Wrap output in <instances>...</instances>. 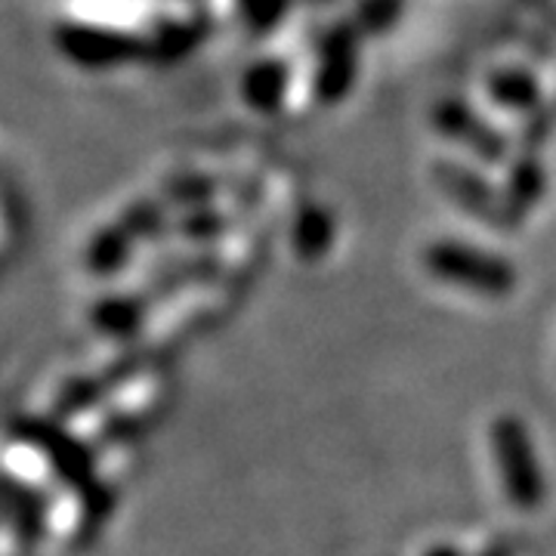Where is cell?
Listing matches in <instances>:
<instances>
[{
  "label": "cell",
  "mask_w": 556,
  "mask_h": 556,
  "mask_svg": "<svg viewBox=\"0 0 556 556\" xmlns=\"http://www.w3.org/2000/svg\"><path fill=\"white\" fill-rule=\"evenodd\" d=\"M482 556H514V551H510V544H492Z\"/></svg>",
  "instance_id": "obj_4"
},
{
  "label": "cell",
  "mask_w": 556,
  "mask_h": 556,
  "mask_svg": "<svg viewBox=\"0 0 556 556\" xmlns=\"http://www.w3.org/2000/svg\"><path fill=\"white\" fill-rule=\"evenodd\" d=\"M492 452H495L497 473H501V485L507 497L526 514L538 510L547 485H544L532 437L519 417L504 415L492 424Z\"/></svg>",
  "instance_id": "obj_1"
},
{
  "label": "cell",
  "mask_w": 556,
  "mask_h": 556,
  "mask_svg": "<svg viewBox=\"0 0 556 556\" xmlns=\"http://www.w3.org/2000/svg\"><path fill=\"white\" fill-rule=\"evenodd\" d=\"M424 263L442 281L482 298H507L517 285V273L510 263L470 244L437 241L424 251Z\"/></svg>",
  "instance_id": "obj_2"
},
{
  "label": "cell",
  "mask_w": 556,
  "mask_h": 556,
  "mask_svg": "<svg viewBox=\"0 0 556 556\" xmlns=\"http://www.w3.org/2000/svg\"><path fill=\"white\" fill-rule=\"evenodd\" d=\"M424 556H464V551L455 547V544H437V547H430Z\"/></svg>",
  "instance_id": "obj_3"
}]
</instances>
